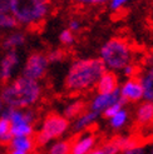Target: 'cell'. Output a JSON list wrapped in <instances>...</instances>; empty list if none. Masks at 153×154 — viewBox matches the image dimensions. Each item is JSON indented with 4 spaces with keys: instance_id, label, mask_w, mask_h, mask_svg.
Instances as JSON below:
<instances>
[{
    "instance_id": "6da1fadb",
    "label": "cell",
    "mask_w": 153,
    "mask_h": 154,
    "mask_svg": "<svg viewBox=\"0 0 153 154\" xmlns=\"http://www.w3.org/2000/svg\"><path fill=\"white\" fill-rule=\"evenodd\" d=\"M105 66L101 59H80L69 68L65 78V87L72 91H82L94 87Z\"/></svg>"
},
{
    "instance_id": "7a4b0ae2",
    "label": "cell",
    "mask_w": 153,
    "mask_h": 154,
    "mask_svg": "<svg viewBox=\"0 0 153 154\" xmlns=\"http://www.w3.org/2000/svg\"><path fill=\"white\" fill-rule=\"evenodd\" d=\"M40 93L42 89L38 82L20 76L3 89L0 98L8 106L20 109L33 105L39 99Z\"/></svg>"
},
{
    "instance_id": "3957f363",
    "label": "cell",
    "mask_w": 153,
    "mask_h": 154,
    "mask_svg": "<svg viewBox=\"0 0 153 154\" xmlns=\"http://www.w3.org/2000/svg\"><path fill=\"white\" fill-rule=\"evenodd\" d=\"M49 0H10V13L18 23L34 25L42 23L49 13Z\"/></svg>"
},
{
    "instance_id": "277c9868",
    "label": "cell",
    "mask_w": 153,
    "mask_h": 154,
    "mask_svg": "<svg viewBox=\"0 0 153 154\" xmlns=\"http://www.w3.org/2000/svg\"><path fill=\"white\" fill-rule=\"evenodd\" d=\"M101 61L111 70H122L132 61V50L120 39H111L101 49Z\"/></svg>"
},
{
    "instance_id": "5b68a950",
    "label": "cell",
    "mask_w": 153,
    "mask_h": 154,
    "mask_svg": "<svg viewBox=\"0 0 153 154\" xmlns=\"http://www.w3.org/2000/svg\"><path fill=\"white\" fill-rule=\"evenodd\" d=\"M69 128V120L58 114H50L45 118L39 134L36 135V143L44 145L48 142L62 137Z\"/></svg>"
},
{
    "instance_id": "8992f818",
    "label": "cell",
    "mask_w": 153,
    "mask_h": 154,
    "mask_svg": "<svg viewBox=\"0 0 153 154\" xmlns=\"http://www.w3.org/2000/svg\"><path fill=\"white\" fill-rule=\"evenodd\" d=\"M48 64L49 61L47 59V55L40 53H34L27 60L24 70H23V76L38 82L45 75V72L48 69Z\"/></svg>"
},
{
    "instance_id": "52a82bcc",
    "label": "cell",
    "mask_w": 153,
    "mask_h": 154,
    "mask_svg": "<svg viewBox=\"0 0 153 154\" xmlns=\"http://www.w3.org/2000/svg\"><path fill=\"white\" fill-rule=\"evenodd\" d=\"M123 99L120 98V94H119V88L117 90L112 91V93H98L93 100L90 103V110L92 112H95L98 114L103 113L107 108L116 104L118 102H122ZM124 102V100H123Z\"/></svg>"
},
{
    "instance_id": "ba28073f",
    "label": "cell",
    "mask_w": 153,
    "mask_h": 154,
    "mask_svg": "<svg viewBox=\"0 0 153 154\" xmlns=\"http://www.w3.org/2000/svg\"><path fill=\"white\" fill-rule=\"evenodd\" d=\"M119 94L124 102H139L143 99V88L139 79L129 78L119 88Z\"/></svg>"
},
{
    "instance_id": "9c48e42d",
    "label": "cell",
    "mask_w": 153,
    "mask_h": 154,
    "mask_svg": "<svg viewBox=\"0 0 153 154\" xmlns=\"http://www.w3.org/2000/svg\"><path fill=\"white\" fill-rule=\"evenodd\" d=\"M19 64V57L15 53V50L8 51V54L3 58L2 63H0V79L3 82L9 80L11 76L14 69Z\"/></svg>"
},
{
    "instance_id": "30bf717a",
    "label": "cell",
    "mask_w": 153,
    "mask_h": 154,
    "mask_svg": "<svg viewBox=\"0 0 153 154\" xmlns=\"http://www.w3.org/2000/svg\"><path fill=\"white\" fill-rule=\"evenodd\" d=\"M139 82L143 88V98L153 104V61L147 64L139 78Z\"/></svg>"
},
{
    "instance_id": "8fae6325",
    "label": "cell",
    "mask_w": 153,
    "mask_h": 154,
    "mask_svg": "<svg viewBox=\"0 0 153 154\" xmlns=\"http://www.w3.org/2000/svg\"><path fill=\"white\" fill-rule=\"evenodd\" d=\"M95 145V137L93 134H84L79 139H76L74 144L70 145L69 154H88L93 150Z\"/></svg>"
},
{
    "instance_id": "7c38bea8",
    "label": "cell",
    "mask_w": 153,
    "mask_h": 154,
    "mask_svg": "<svg viewBox=\"0 0 153 154\" xmlns=\"http://www.w3.org/2000/svg\"><path fill=\"white\" fill-rule=\"evenodd\" d=\"M98 93H112L118 89V78L113 72H104L97 82Z\"/></svg>"
},
{
    "instance_id": "4fadbf2b",
    "label": "cell",
    "mask_w": 153,
    "mask_h": 154,
    "mask_svg": "<svg viewBox=\"0 0 153 154\" xmlns=\"http://www.w3.org/2000/svg\"><path fill=\"white\" fill-rule=\"evenodd\" d=\"M99 118V114L95 112H87V113H83L80 114L76 120L74 122V130L75 132H84L87 130L89 127H92L97 122V119Z\"/></svg>"
},
{
    "instance_id": "5bb4252c",
    "label": "cell",
    "mask_w": 153,
    "mask_h": 154,
    "mask_svg": "<svg viewBox=\"0 0 153 154\" xmlns=\"http://www.w3.org/2000/svg\"><path fill=\"white\" fill-rule=\"evenodd\" d=\"M9 144H10V149L29 153L34 147V140L30 137H13V139L10 140Z\"/></svg>"
},
{
    "instance_id": "9a60e30c",
    "label": "cell",
    "mask_w": 153,
    "mask_h": 154,
    "mask_svg": "<svg viewBox=\"0 0 153 154\" xmlns=\"http://www.w3.org/2000/svg\"><path fill=\"white\" fill-rule=\"evenodd\" d=\"M25 43V35L23 33H13L10 35H8L5 38V40L3 42V48L8 51L15 50L18 47H21Z\"/></svg>"
},
{
    "instance_id": "2e32d148",
    "label": "cell",
    "mask_w": 153,
    "mask_h": 154,
    "mask_svg": "<svg viewBox=\"0 0 153 154\" xmlns=\"http://www.w3.org/2000/svg\"><path fill=\"white\" fill-rule=\"evenodd\" d=\"M137 120L141 124H148L153 120V104L147 102L139 105L137 109Z\"/></svg>"
},
{
    "instance_id": "e0dca14e",
    "label": "cell",
    "mask_w": 153,
    "mask_h": 154,
    "mask_svg": "<svg viewBox=\"0 0 153 154\" xmlns=\"http://www.w3.org/2000/svg\"><path fill=\"white\" fill-rule=\"evenodd\" d=\"M84 106H86V104H84L82 100H76V102L68 104L65 106V109H64V118L72 119V118L79 117L80 114H83Z\"/></svg>"
},
{
    "instance_id": "ac0fdd59",
    "label": "cell",
    "mask_w": 153,
    "mask_h": 154,
    "mask_svg": "<svg viewBox=\"0 0 153 154\" xmlns=\"http://www.w3.org/2000/svg\"><path fill=\"white\" fill-rule=\"evenodd\" d=\"M127 120H128V112L122 108V109L118 110L112 118H109V124L114 129H120L126 125Z\"/></svg>"
},
{
    "instance_id": "d6986e66",
    "label": "cell",
    "mask_w": 153,
    "mask_h": 154,
    "mask_svg": "<svg viewBox=\"0 0 153 154\" xmlns=\"http://www.w3.org/2000/svg\"><path fill=\"white\" fill-rule=\"evenodd\" d=\"M10 128H11V124L9 120L5 118H0V142L3 144L10 143V140L13 139Z\"/></svg>"
},
{
    "instance_id": "ffe728a7",
    "label": "cell",
    "mask_w": 153,
    "mask_h": 154,
    "mask_svg": "<svg viewBox=\"0 0 153 154\" xmlns=\"http://www.w3.org/2000/svg\"><path fill=\"white\" fill-rule=\"evenodd\" d=\"M10 133L13 137H30L33 134V127H32V124L11 125Z\"/></svg>"
},
{
    "instance_id": "44dd1931",
    "label": "cell",
    "mask_w": 153,
    "mask_h": 154,
    "mask_svg": "<svg viewBox=\"0 0 153 154\" xmlns=\"http://www.w3.org/2000/svg\"><path fill=\"white\" fill-rule=\"evenodd\" d=\"M70 143L67 140H60L52 145L49 154H69L70 153Z\"/></svg>"
},
{
    "instance_id": "7402d4cb",
    "label": "cell",
    "mask_w": 153,
    "mask_h": 154,
    "mask_svg": "<svg viewBox=\"0 0 153 154\" xmlns=\"http://www.w3.org/2000/svg\"><path fill=\"white\" fill-rule=\"evenodd\" d=\"M18 26V21L11 14L0 13V29H13Z\"/></svg>"
},
{
    "instance_id": "603a6c76",
    "label": "cell",
    "mask_w": 153,
    "mask_h": 154,
    "mask_svg": "<svg viewBox=\"0 0 153 154\" xmlns=\"http://www.w3.org/2000/svg\"><path fill=\"white\" fill-rule=\"evenodd\" d=\"M113 142L117 144L119 150H127V149H132L134 147H138V144L136 143V140L131 139V138H117V139Z\"/></svg>"
},
{
    "instance_id": "cb8c5ba5",
    "label": "cell",
    "mask_w": 153,
    "mask_h": 154,
    "mask_svg": "<svg viewBox=\"0 0 153 154\" xmlns=\"http://www.w3.org/2000/svg\"><path fill=\"white\" fill-rule=\"evenodd\" d=\"M123 100H122V102H118V103H116V104H113V105H111V106H108V108H107V109L103 112L104 113V117L105 118H112L113 117V115L114 114H116L118 110H120L122 109V108H123Z\"/></svg>"
},
{
    "instance_id": "d4e9b609",
    "label": "cell",
    "mask_w": 153,
    "mask_h": 154,
    "mask_svg": "<svg viewBox=\"0 0 153 154\" xmlns=\"http://www.w3.org/2000/svg\"><path fill=\"white\" fill-rule=\"evenodd\" d=\"M59 39H60V42H62L63 44L70 45L74 42V35H73V33L70 32L69 29H65V30H63V32L60 33Z\"/></svg>"
},
{
    "instance_id": "484cf974",
    "label": "cell",
    "mask_w": 153,
    "mask_h": 154,
    "mask_svg": "<svg viewBox=\"0 0 153 154\" xmlns=\"http://www.w3.org/2000/svg\"><path fill=\"white\" fill-rule=\"evenodd\" d=\"M103 154H118L120 150L119 148L117 147V144L114 143V142H109V143H107L105 145H103V147L101 148Z\"/></svg>"
},
{
    "instance_id": "4316f807",
    "label": "cell",
    "mask_w": 153,
    "mask_h": 154,
    "mask_svg": "<svg viewBox=\"0 0 153 154\" xmlns=\"http://www.w3.org/2000/svg\"><path fill=\"white\" fill-rule=\"evenodd\" d=\"M47 59L49 63H58V61H62L64 59V53L60 50H55L49 53V55H47Z\"/></svg>"
},
{
    "instance_id": "83f0119b",
    "label": "cell",
    "mask_w": 153,
    "mask_h": 154,
    "mask_svg": "<svg viewBox=\"0 0 153 154\" xmlns=\"http://www.w3.org/2000/svg\"><path fill=\"white\" fill-rule=\"evenodd\" d=\"M131 0H109V8L112 10H119L120 8H123L126 4H128Z\"/></svg>"
},
{
    "instance_id": "f1b7e54d",
    "label": "cell",
    "mask_w": 153,
    "mask_h": 154,
    "mask_svg": "<svg viewBox=\"0 0 153 154\" xmlns=\"http://www.w3.org/2000/svg\"><path fill=\"white\" fill-rule=\"evenodd\" d=\"M73 2L83 4V5H103L105 3H108L109 0H73Z\"/></svg>"
},
{
    "instance_id": "f546056e",
    "label": "cell",
    "mask_w": 153,
    "mask_h": 154,
    "mask_svg": "<svg viewBox=\"0 0 153 154\" xmlns=\"http://www.w3.org/2000/svg\"><path fill=\"white\" fill-rule=\"evenodd\" d=\"M123 74L126 75V76H128V78H133L134 76V74H136V66L131 63V64H128V65H126L123 69Z\"/></svg>"
},
{
    "instance_id": "4dcf8cb0",
    "label": "cell",
    "mask_w": 153,
    "mask_h": 154,
    "mask_svg": "<svg viewBox=\"0 0 153 154\" xmlns=\"http://www.w3.org/2000/svg\"><path fill=\"white\" fill-rule=\"evenodd\" d=\"M0 13L3 14L10 13V0H0Z\"/></svg>"
},
{
    "instance_id": "1f68e13d",
    "label": "cell",
    "mask_w": 153,
    "mask_h": 154,
    "mask_svg": "<svg viewBox=\"0 0 153 154\" xmlns=\"http://www.w3.org/2000/svg\"><path fill=\"white\" fill-rule=\"evenodd\" d=\"M82 28V23L79 20H76V19H72L69 21V30L73 33V32H78V30H80Z\"/></svg>"
},
{
    "instance_id": "d6a6232c",
    "label": "cell",
    "mask_w": 153,
    "mask_h": 154,
    "mask_svg": "<svg viewBox=\"0 0 153 154\" xmlns=\"http://www.w3.org/2000/svg\"><path fill=\"white\" fill-rule=\"evenodd\" d=\"M122 154H146V152H144V149L142 147H134L132 149H127V150H123V153Z\"/></svg>"
},
{
    "instance_id": "836d02e7",
    "label": "cell",
    "mask_w": 153,
    "mask_h": 154,
    "mask_svg": "<svg viewBox=\"0 0 153 154\" xmlns=\"http://www.w3.org/2000/svg\"><path fill=\"white\" fill-rule=\"evenodd\" d=\"M88 154H103V152H102L101 148H99V149H93L92 152H89Z\"/></svg>"
},
{
    "instance_id": "e575fe53",
    "label": "cell",
    "mask_w": 153,
    "mask_h": 154,
    "mask_svg": "<svg viewBox=\"0 0 153 154\" xmlns=\"http://www.w3.org/2000/svg\"><path fill=\"white\" fill-rule=\"evenodd\" d=\"M10 154H28V153L21 152V150H14V149H10Z\"/></svg>"
},
{
    "instance_id": "d590c367",
    "label": "cell",
    "mask_w": 153,
    "mask_h": 154,
    "mask_svg": "<svg viewBox=\"0 0 153 154\" xmlns=\"http://www.w3.org/2000/svg\"><path fill=\"white\" fill-rule=\"evenodd\" d=\"M3 109V100H2V98H0V112H2Z\"/></svg>"
},
{
    "instance_id": "8d00e7d4",
    "label": "cell",
    "mask_w": 153,
    "mask_h": 154,
    "mask_svg": "<svg viewBox=\"0 0 153 154\" xmlns=\"http://www.w3.org/2000/svg\"><path fill=\"white\" fill-rule=\"evenodd\" d=\"M149 154H153V145L151 147V150H149Z\"/></svg>"
},
{
    "instance_id": "74e56055",
    "label": "cell",
    "mask_w": 153,
    "mask_h": 154,
    "mask_svg": "<svg viewBox=\"0 0 153 154\" xmlns=\"http://www.w3.org/2000/svg\"><path fill=\"white\" fill-rule=\"evenodd\" d=\"M0 154H3V153H2V152H0Z\"/></svg>"
}]
</instances>
